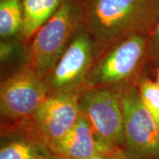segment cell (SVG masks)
<instances>
[{"label":"cell","mask_w":159,"mask_h":159,"mask_svg":"<svg viewBox=\"0 0 159 159\" xmlns=\"http://www.w3.org/2000/svg\"><path fill=\"white\" fill-rule=\"evenodd\" d=\"M82 29L93 40L97 59L133 34H148L159 20V0H80Z\"/></svg>","instance_id":"1"},{"label":"cell","mask_w":159,"mask_h":159,"mask_svg":"<svg viewBox=\"0 0 159 159\" xmlns=\"http://www.w3.org/2000/svg\"><path fill=\"white\" fill-rule=\"evenodd\" d=\"M80 0H65L61 6L30 39L26 64L45 80L82 28Z\"/></svg>","instance_id":"2"},{"label":"cell","mask_w":159,"mask_h":159,"mask_svg":"<svg viewBox=\"0 0 159 159\" xmlns=\"http://www.w3.org/2000/svg\"><path fill=\"white\" fill-rule=\"evenodd\" d=\"M148 34H133L111 46L94 63L86 87L117 88L135 82L147 64Z\"/></svg>","instance_id":"3"},{"label":"cell","mask_w":159,"mask_h":159,"mask_svg":"<svg viewBox=\"0 0 159 159\" xmlns=\"http://www.w3.org/2000/svg\"><path fill=\"white\" fill-rule=\"evenodd\" d=\"M78 91L50 94L34 115L16 124L20 134L49 148L73 128L81 114Z\"/></svg>","instance_id":"4"},{"label":"cell","mask_w":159,"mask_h":159,"mask_svg":"<svg viewBox=\"0 0 159 159\" xmlns=\"http://www.w3.org/2000/svg\"><path fill=\"white\" fill-rule=\"evenodd\" d=\"M116 89L123 111L125 152L134 159H159V125L143 105L137 81Z\"/></svg>","instance_id":"5"},{"label":"cell","mask_w":159,"mask_h":159,"mask_svg":"<svg viewBox=\"0 0 159 159\" xmlns=\"http://www.w3.org/2000/svg\"><path fill=\"white\" fill-rule=\"evenodd\" d=\"M80 106L100 142L124 149V117L116 88L85 87L80 93Z\"/></svg>","instance_id":"6"},{"label":"cell","mask_w":159,"mask_h":159,"mask_svg":"<svg viewBox=\"0 0 159 159\" xmlns=\"http://www.w3.org/2000/svg\"><path fill=\"white\" fill-rule=\"evenodd\" d=\"M49 95L45 80L25 65L1 83V117L15 125L27 121Z\"/></svg>","instance_id":"7"},{"label":"cell","mask_w":159,"mask_h":159,"mask_svg":"<svg viewBox=\"0 0 159 159\" xmlns=\"http://www.w3.org/2000/svg\"><path fill=\"white\" fill-rule=\"evenodd\" d=\"M96 60L95 43L81 28L46 77L50 94L80 92L86 87L89 74Z\"/></svg>","instance_id":"8"},{"label":"cell","mask_w":159,"mask_h":159,"mask_svg":"<svg viewBox=\"0 0 159 159\" xmlns=\"http://www.w3.org/2000/svg\"><path fill=\"white\" fill-rule=\"evenodd\" d=\"M111 148L100 142L83 114L68 133L49 148L65 159H90Z\"/></svg>","instance_id":"9"},{"label":"cell","mask_w":159,"mask_h":159,"mask_svg":"<svg viewBox=\"0 0 159 159\" xmlns=\"http://www.w3.org/2000/svg\"><path fill=\"white\" fill-rule=\"evenodd\" d=\"M65 0H22L23 29L20 39L28 42L58 10Z\"/></svg>","instance_id":"10"},{"label":"cell","mask_w":159,"mask_h":159,"mask_svg":"<svg viewBox=\"0 0 159 159\" xmlns=\"http://www.w3.org/2000/svg\"><path fill=\"white\" fill-rule=\"evenodd\" d=\"M51 150L29 137L20 136L2 143L0 159H49Z\"/></svg>","instance_id":"11"},{"label":"cell","mask_w":159,"mask_h":159,"mask_svg":"<svg viewBox=\"0 0 159 159\" xmlns=\"http://www.w3.org/2000/svg\"><path fill=\"white\" fill-rule=\"evenodd\" d=\"M22 0H0V35L2 39L19 36L23 29Z\"/></svg>","instance_id":"12"},{"label":"cell","mask_w":159,"mask_h":159,"mask_svg":"<svg viewBox=\"0 0 159 159\" xmlns=\"http://www.w3.org/2000/svg\"><path fill=\"white\" fill-rule=\"evenodd\" d=\"M139 95L143 105L159 125V85L145 76L137 80Z\"/></svg>","instance_id":"13"},{"label":"cell","mask_w":159,"mask_h":159,"mask_svg":"<svg viewBox=\"0 0 159 159\" xmlns=\"http://www.w3.org/2000/svg\"><path fill=\"white\" fill-rule=\"evenodd\" d=\"M159 62V20L148 36L147 63Z\"/></svg>","instance_id":"14"},{"label":"cell","mask_w":159,"mask_h":159,"mask_svg":"<svg viewBox=\"0 0 159 159\" xmlns=\"http://www.w3.org/2000/svg\"><path fill=\"white\" fill-rule=\"evenodd\" d=\"M90 159H134L125 152V149L111 147L107 151L100 153Z\"/></svg>","instance_id":"15"},{"label":"cell","mask_w":159,"mask_h":159,"mask_svg":"<svg viewBox=\"0 0 159 159\" xmlns=\"http://www.w3.org/2000/svg\"><path fill=\"white\" fill-rule=\"evenodd\" d=\"M49 159H65V158H62V157H58V156L55 155V154H53L51 151V155H50V158Z\"/></svg>","instance_id":"16"},{"label":"cell","mask_w":159,"mask_h":159,"mask_svg":"<svg viewBox=\"0 0 159 159\" xmlns=\"http://www.w3.org/2000/svg\"><path fill=\"white\" fill-rule=\"evenodd\" d=\"M157 82V84L159 85V69L157 70V80H156Z\"/></svg>","instance_id":"17"}]
</instances>
